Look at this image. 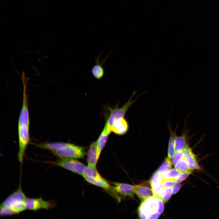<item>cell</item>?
<instances>
[{
	"label": "cell",
	"mask_w": 219,
	"mask_h": 219,
	"mask_svg": "<svg viewBox=\"0 0 219 219\" xmlns=\"http://www.w3.org/2000/svg\"><path fill=\"white\" fill-rule=\"evenodd\" d=\"M162 200L153 195L142 201L138 209L141 219H157L162 213L164 208Z\"/></svg>",
	"instance_id": "6da1fadb"
},
{
	"label": "cell",
	"mask_w": 219,
	"mask_h": 219,
	"mask_svg": "<svg viewBox=\"0 0 219 219\" xmlns=\"http://www.w3.org/2000/svg\"><path fill=\"white\" fill-rule=\"evenodd\" d=\"M27 198L20 185L17 189L7 197L0 206L10 208L18 214L26 210L25 203Z\"/></svg>",
	"instance_id": "7a4b0ae2"
},
{
	"label": "cell",
	"mask_w": 219,
	"mask_h": 219,
	"mask_svg": "<svg viewBox=\"0 0 219 219\" xmlns=\"http://www.w3.org/2000/svg\"><path fill=\"white\" fill-rule=\"evenodd\" d=\"M136 92V91H135L127 102L121 107L109 108L110 113L102 130L103 131L109 135L112 132V127L114 122L118 119L124 117L129 108L138 98V96L134 100H132V97Z\"/></svg>",
	"instance_id": "3957f363"
},
{
	"label": "cell",
	"mask_w": 219,
	"mask_h": 219,
	"mask_svg": "<svg viewBox=\"0 0 219 219\" xmlns=\"http://www.w3.org/2000/svg\"><path fill=\"white\" fill-rule=\"evenodd\" d=\"M19 150L17 158L21 163L23 161L25 151L30 142L29 126L25 124L18 125Z\"/></svg>",
	"instance_id": "277c9868"
},
{
	"label": "cell",
	"mask_w": 219,
	"mask_h": 219,
	"mask_svg": "<svg viewBox=\"0 0 219 219\" xmlns=\"http://www.w3.org/2000/svg\"><path fill=\"white\" fill-rule=\"evenodd\" d=\"M52 152L60 158L73 159L82 158L85 153L83 147L71 144L67 147Z\"/></svg>",
	"instance_id": "5b68a950"
},
{
	"label": "cell",
	"mask_w": 219,
	"mask_h": 219,
	"mask_svg": "<svg viewBox=\"0 0 219 219\" xmlns=\"http://www.w3.org/2000/svg\"><path fill=\"white\" fill-rule=\"evenodd\" d=\"M49 163L81 175H83L85 166L82 163L73 158H60L57 160Z\"/></svg>",
	"instance_id": "8992f818"
},
{
	"label": "cell",
	"mask_w": 219,
	"mask_h": 219,
	"mask_svg": "<svg viewBox=\"0 0 219 219\" xmlns=\"http://www.w3.org/2000/svg\"><path fill=\"white\" fill-rule=\"evenodd\" d=\"M55 205L54 201L45 200L41 197L27 198L25 203L26 210L33 211L43 209L48 210L53 208Z\"/></svg>",
	"instance_id": "52a82bcc"
},
{
	"label": "cell",
	"mask_w": 219,
	"mask_h": 219,
	"mask_svg": "<svg viewBox=\"0 0 219 219\" xmlns=\"http://www.w3.org/2000/svg\"><path fill=\"white\" fill-rule=\"evenodd\" d=\"M83 176L87 182L105 189L112 196L114 197L117 201H120L121 199L120 196L114 190L113 186H111L103 178L99 179H96L88 176Z\"/></svg>",
	"instance_id": "ba28073f"
},
{
	"label": "cell",
	"mask_w": 219,
	"mask_h": 219,
	"mask_svg": "<svg viewBox=\"0 0 219 219\" xmlns=\"http://www.w3.org/2000/svg\"><path fill=\"white\" fill-rule=\"evenodd\" d=\"M23 99L22 106L18 120V125L25 124L30 126L28 97L26 93V87L24 85Z\"/></svg>",
	"instance_id": "9c48e42d"
},
{
	"label": "cell",
	"mask_w": 219,
	"mask_h": 219,
	"mask_svg": "<svg viewBox=\"0 0 219 219\" xmlns=\"http://www.w3.org/2000/svg\"><path fill=\"white\" fill-rule=\"evenodd\" d=\"M113 188L119 195L132 197L134 193V186L125 183L113 182Z\"/></svg>",
	"instance_id": "30bf717a"
},
{
	"label": "cell",
	"mask_w": 219,
	"mask_h": 219,
	"mask_svg": "<svg viewBox=\"0 0 219 219\" xmlns=\"http://www.w3.org/2000/svg\"><path fill=\"white\" fill-rule=\"evenodd\" d=\"M184 157L189 170H200L201 168L198 164L195 154L188 144L183 150Z\"/></svg>",
	"instance_id": "8fae6325"
},
{
	"label": "cell",
	"mask_w": 219,
	"mask_h": 219,
	"mask_svg": "<svg viewBox=\"0 0 219 219\" xmlns=\"http://www.w3.org/2000/svg\"><path fill=\"white\" fill-rule=\"evenodd\" d=\"M129 125L124 117L118 119L113 123L112 127V132L118 135H123L128 131Z\"/></svg>",
	"instance_id": "7c38bea8"
},
{
	"label": "cell",
	"mask_w": 219,
	"mask_h": 219,
	"mask_svg": "<svg viewBox=\"0 0 219 219\" xmlns=\"http://www.w3.org/2000/svg\"><path fill=\"white\" fill-rule=\"evenodd\" d=\"M100 154L97 149L96 142L92 143L90 146L87 153L88 165L96 166Z\"/></svg>",
	"instance_id": "4fadbf2b"
},
{
	"label": "cell",
	"mask_w": 219,
	"mask_h": 219,
	"mask_svg": "<svg viewBox=\"0 0 219 219\" xmlns=\"http://www.w3.org/2000/svg\"><path fill=\"white\" fill-rule=\"evenodd\" d=\"M134 193L142 201L153 195L151 188L143 185L135 186Z\"/></svg>",
	"instance_id": "5bb4252c"
},
{
	"label": "cell",
	"mask_w": 219,
	"mask_h": 219,
	"mask_svg": "<svg viewBox=\"0 0 219 219\" xmlns=\"http://www.w3.org/2000/svg\"><path fill=\"white\" fill-rule=\"evenodd\" d=\"M99 58L97 57L96 58V64L92 67V73L94 77L96 79L99 80L102 78L104 75V70L103 67V64L106 59L105 58L102 61L101 63L99 62Z\"/></svg>",
	"instance_id": "9a60e30c"
},
{
	"label": "cell",
	"mask_w": 219,
	"mask_h": 219,
	"mask_svg": "<svg viewBox=\"0 0 219 219\" xmlns=\"http://www.w3.org/2000/svg\"><path fill=\"white\" fill-rule=\"evenodd\" d=\"M70 143L64 142H53L44 143L38 145L42 148L52 151V152L64 148L69 145Z\"/></svg>",
	"instance_id": "2e32d148"
},
{
	"label": "cell",
	"mask_w": 219,
	"mask_h": 219,
	"mask_svg": "<svg viewBox=\"0 0 219 219\" xmlns=\"http://www.w3.org/2000/svg\"><path fill=\"white\" fill-rule=\"evenodd\" d=\"M170 136L169 138L168 146V155L170 158H173L176 152L175 144L176 137V131L172 130L170 127Z\"/></svg>",
	"instance_id": "e0dca14e"
},
{
	"label": "cell",
	"mask_w": 219,
	"mask_h": 219,
	"mask_svg": "<svg viewBox=\"0 0 219 219\" xmlns=\"http://www.w3.org/2000/svg\"><path fill=\"white\" fill-rule=\"evenodd\" d=\"M187 134L183 132L180 136L176 137L175 140V149L176 152L183 151L188 144L187 142Z\"/></svg>",
	"instance_id": "ac0fdd59"
},
{
	"label": "cell",
	"mask_w": 219,
	"mask_h": 219,
	"mask_svg": "<svg viewBox=\"0 0 219 219\" xmlns=\"http://www.w3.org/2000/svg\"><path fill=\"white\" fill-rule=\"evenodd\" d=\"M82 176H88L96 179H99L103 178L97 170L96 166L89 165L85 166L83 170Z\"/></svg>",
	"instance_id": "d6986e66"
},
{
	"label": "cell",
	"mask_w": 219,
	"mask_h": 219,
	"mask_svg": "<svg viewBox=\"0 0 219 219\" xmlns=\"http://www.w3.org/2000/svg\"><path fill=\"white\" fill-rule=\"evenodd\" d=\"M109 135V134L102 131L98 139L96 141L97 149L100 153H101L105 146Z\"/></svg>",
	"instance_id": "ffe728a7"
},
{
	"label": "cell",
	"mask_w": 219,
	"mask_h": 219,
	"mask_svg": "<svg viewBox=\"0 0 219 219\" xmlns=\"http://www.w3.org/2000/svg\"><path fill=\"white\" fill-rule=\"evenodd\" d=\"M181 173L175 169H170L161 175L162 179H176Z\"/></svg>",
	"instance_id": "44dd1931"
},
{
	"label": "cell",
	"mask_w": 219,
	"mask_h": 219,
	"mask_svg": "<svg viewBox=\"0 0 219 219\" xmlns=\"http://www.w3.org/2000/svg\"><path fill=\"white\" fill-rule=\"evenodd\" d=\"M174 169L180 173L190 170L184 156L175 165Z\"/></svg>",
	"instance_id": "7402d4cb"
},
{
	"label": "cell",
	"mask_w": 219,
	"mask_h": 219,
	"mask_svg": "<svg viewBox=\"0 0 219 219\" xmlns=\"http://www.w3.org/2000/svg\"><path fill=\"white\" fill-rule=\"evenodd\" d=\"M173 187L163 188L159 196L164 203L167 202L170 198L173 193Z\"/></svg>",
	"instance_id": "603a6c76"
},
{
	"label": "cell",
	"mask_w": 219,
	"mask_h": 219,
	"mask_svg": "<svg viewBox=\"0 0 219 219\" xmlns=\"http://www.w3.org/2000/svg\"><path fill=\"white\" fill-rule=\"evenodd\" d=\"M170 159L169 157H166L159 168L158 171L161 175L171 169L172 164Z\"/></svg>",
	"instance_id": "cb8c5ba5"
},
{
	"label": "cell",
	"mask_w": 219,
	"mask_h": 219,
	"mask_svg": "<svg viewBox=\"0 0 219 219\" xmlns=\"http://www.w3.org/2000/svg\"><path fill=\"white\" fill-rule=\"evenodd\" d=\"M161 174L158 171H155L153 174L150 180L151 187L161 185Z\"/></svg>",
	"instance_id": "d4e9b609"
},
{
	"label": "cell",
	"mask_w": 219,
	"mask_h": 219,
	"mask_svg": "<svg viewBox=\"0 0 219 219\" xmlns=\"http://www.w3.org/2000/svg\"><path fill=\"white\" fill-rule=\"evenodd\" d=\"M17 212L9 208L0 206V215L1 216H5L17 214Z\"/></svg>",
	"instance_id": "484cf974"
},
{
	"label": "cell",
	"mask_w": 219,
	"mask_h": 219,
	"mask_svg": "<svg viewBox=\"0 0 219 219\" xmlns=\"http://www.w3.org/2000/svg\"><path fill=\"white\" fill-rule=\"evenodd\" d=\"M176 184L175 179H162L161 185L164 189L173 187Z\"/></svg>",
	"instance_id": "4316f807"
},
{
	"label": "cell",
	"mask_w": 219,
	"mask_h": 219,
	"mask_svg": "<svg viewBox=\"0 0 219 219\" xmlns=\"http://www.w3.org/2000/svg\"><path fill=\"white\" fill-rule=\"evenodd\" d=\"M184 156L183 151H176L173 158L172 162V164L175 165Z\"/></svg>",
	"instance_id": "83f0119b"
},
{
	"label": "cell",
	"mask_w": 219,
	"mask_h": 219,
	"mask_svg": "<svg viewBox=\"0 0 219 219\" xmlns=\"http://www.w3.org/2000/svg\"><path fill=\"white\" fill-rule=\"evenodd\" d=\"M192 170H189L181 173L179 177L176 179V183H179L185 180L189 175L192 173Z\"/></svg>",
	"instance_id": "f1b7e54d"
},
{
	"label": "cell",
	"mask_w": 219,
	"mask_h": 219,
	"mask_svg": "<svg viewBox=\"0 0 219 219\" xmlns=\"http://www.w3.org/2000/svg\"><path fill=\"white\" fill-rule=\"evenodd\" d=\"M181 187V185L180 184H178L176 185H175L173 187V193L175 194L179 190Z\"/></svg>",
	"instance_id": "f546056e"
}]
</instances>
